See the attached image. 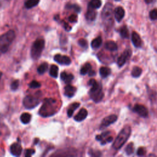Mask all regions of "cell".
Instances as JSON below:
<instances>
[{
  "label": "cell",
  "mask_w": 157,
  "mask_h": 157,
  "mask_svg": "<svg viewBox=\"0 0 157 157\" xmlns=\"http://www.w3.org/2000/svg\"><path fill=\"white\" fill-rule=\"evenodd\" d=\"M56 100L53 98H46L39 110V113L43 117H48L56 112Z\"/></svg>",
  "instance_id": "cell-1"
},
{
  "label": "cell",
  "mask_w": 157,
  "mask_h": 157,
  "mask_svg": "<svg viewBox=\"0 0 157 157\" xmlns=\"http://www.w3.org/2000/svg\"><path fill=\"white\" fill-rule=\"evenodd\" d=\"M88 85L91 86L89 94L92 100L96 103L100 102L104 96L102 91V85L94 78H91L88 81Z\"/></svg>",
  "instance_id": "cell-2"
},
{
  "label": "cell",
  "mask_w": 157,
  "mask_h": 157,
  "mask_svg": "<svg viewBox=\"0 0 157 157\" xmlns=\"http://www.w3.org/2000/svg\"><path fill=\"white\" fill-rule=\"evenodd\" d=\"M131 134V128L129 126H124L118 133V136L115 138L112 147L117 150L120 149L124 144L126 142Z\"/></svg>",
  "instance_id": "cell-3"
},
{
  "label": "cell",
  "mask_w": 157,
  "mask_h": 157,
  "mask_svg": "<svg viewBox=\"0 0 157 157\" xmlns=\"http://www.w3.org/2000/svg\"><path fill=\"white\" fill-rule=\"evenodd\" d=\"M101 16L104 28L106 30L110 29L113 24V6L111 4L108 3L105 5Z\"/></svg>",
  "instance_id": "cell-4"
},
{
  "label": "cell",
  "mask_w": 157,
  "mask_h": 157,
  "mask_svg": "<svg viewBox=\"0 0 157 157\" xmlns=\"http://www.w3.org/2000/svg\"><path fill=\"white\" fill-rule=\"evenodd\" d=\"M15 37V33L13 30H9L0 36V52L5 53Z\"/></svg>",
  "instance_id": "cell-5"
},
{
  "label": "cell",
  "mask_w": 157,
  "mask_h": 157,
  "mask_svg": "<svg viewBox=\"0 0 157 157\" xmlns=\"http://www.w3.org/2000/svg\"><path fill=\"white\" fill-rule=\"evenodd\" d=\"M44 46L45 41L42 39H38L34 42L31 49V56L33 59H37L40 56Z\"/></svg>",
  "instance_id": "cell-6"
},
{
  "label": "cell",
  "mask_w": 157,
  "mask_h": 157,
  "mask_svg": "<svg viewBox=\"0 0 157 157\" xmlns=\"http://www.w3.org/2000/svg\"><path fill=\"white\" fill-rule=\"evenodd\" d=\"M39 103L38 98L31 95L26 96L23 100V105L26 109H31L36 107Z\"/></svg>",
  "instance_id": "cell-7"
},
{
  "label": "cell",
  "mask_w": 157,
  "mask_h": 157,
  "mask_svg": "<svg viewBox=\"0 0 157 157\" xmlns=\"http://www.w3.org/2000/svg\"><path fill=\"white\" fill-rule=\"evenodd\" d=\"M131 53H132L131 50L129 49H127V50H125L122 53V54L118 58L117 64L120 67H122L125 64L126 61L129 59V58L131 55Z\"/></svg>",
  "instance_id": "cell-8"
},
{
  "label": "cell",
  "mask_w": 157,
  "mask_h": 157,
  "mask_svg": "<svg viewBox=\"0 0 157 157\" xmlns=\"http://www.w3.org/2000/svg\"><path fill=\"white\" fill-rule=\"evenodd\" d=\"M133 111L143 118L147 117L148 115L147 108L145 105L139 104H136L134 105L133 107Z\"/></svg>",
  "instance_id": "cell-9"
},
{
  "label": "cell",
  "mask_w": 157,
  "mask_h": 157,
  "mask_svg": "<svg viewBox=\"0 0 157 157\" xmlns=\"http://www.w3.org/2000/svg\"><path fill=\"white\" fill-rule=\"evenodd\" d=\"M117 119H118V117L115 114L110 115L105 117L101 121V123L100 125V129H104V128L109 126L111 124L115 123L117 120Z\"/></svg>",
  "instance_id": "cell-10"
},
{
  "label": "cell",
  "mask_w": 157,
  "mask_h": 157,
  "mask_svg": "<svg viewBox=\"0 0 157 157\" xmlns=\"http://www.w3.org/2000/svg\"><path fill=\"white\" fill-rule=\"evenodd\" d=\"M110 133V131L104 132L99 135H97L96 136V139L98 141H101V144L102 145H104L106 143L111 142L113 140V137L112 136H109Z\"/></svg>",
  "instance_id": "cell-11"
},
{
  "label": "cell",
  "mask_w": 157,
  "mask_h": 157,
  "mask_svg": "<svg viewBox=\"0 0 157 157\" xmlns=\"http://www.w3.org/2000/svg\"><path fill=\"white\" fill-rule=\"evenodd\" d=\"M54 60L59 64L63 65H69L71 63V60L69 56L59 54H56L54 56Z\"/></svg>",
  "instance_id": "cell-12"
},
{
  "label": "cell",
  "mask_w": 157,
  "mask_h": 157,
  "mask_svg": "<svg viewBox=\"0 0 157 157\" xmlns=\"http://www.w3.org/2000/svg\"><path fill=\"white\" fill-rule=\"evenodd\" d=\"M10 151L13 156H19L22 152V147L19 143H13L10 147Z\"/></svg>",
  "instance_id": "cell-13"
},
{
  "label": "cell",
  "mask_w": 157,
  "mask_h": 157,
  "mask_svg": "<svg viewBox=\"0 0 157 157\" xmlns=\"http://www.w3.org/2000/svg\"><path fill=\"white\" fill-rule=\"evenodd\" d=\"M131 40H132V42L133 45H134V47H136L137 48L141 47L142 40H141V38L138 33H137L135 31L132 32V36H131Z\"/></svg>",
  "instance_id": "cell-14"
},
{
  "label": "cell",
  "mask_w": 157,
  "mask_h": 157,
  "mask_svg": "<svg viewBox=\"0 0 157 157\" xmlns=\"http://www.w3.org/2000/svg\"><path fill=\"white\" fill-rule=\"evenodd\" d=\"M88 115V111L85 108L81 109L78 113L74 117V120L78 122L84 120Z\"/></svg>",
  "instance_id": "cell-15"
},
{
  "label": "cell",
  "mask_w": 157,
  "mask_h": 157,
  "mask_svg": "<svg viewBox=\"0 0 157 157\" xmlns=\"http://www.w3.org/2000/svg\"><path fill=\"white\" fill-rule=\"evenodd\" d=\"M124 16V10L123 7H118L114 10V17L116 20L120 22Z\"/></svg>",
  "instance_id": "cell-16"
},
{
  "label": "cell",
  "mask_w": 157,
  "mask_h": 157,
  "mask_svg": "<svg viewBox=\"0 0 157 157\" xmlns=\"http://www.w3.org/2000/svg\"><path fill=\"white\" fill-rule=\"evenodd\" d=\"M76 91V88L72 85H67L64 87V94L68 98H72L74 96Z\"/></svg>",
  "instance_id": "cell-17"
},
{
  "label": "cell",
  "mask_w": 157,
  "mask_h": 157,
  "mask_svg": "<svg viewBox=\"0 0 157 157\" xmlns=\"http://www.w3.org/2000/svg\"><path fill=\"white\" fill-rule=\"evenodd\" d=\"M60 77L66 83H69L74 79V75L72 74H69L66 72H62Z\"/></svg>",
  "instance_id": "cell-18"
},
{
  "label": "cell",
  "mask_w": 157,
  "mask_h": 157,
  "mask_svg": "<svg viewBox=\"0 0 157 157\" xmlns=\"http://www.w3.org/2000/svg\"><path fill=\"white\" fill-rule=\"evenodd\" d=\"M102 43V37L101 36H98L96 38L94 39L91 43V47L94 50H96L98 48H99L101 44Z\"/></svg>",
  "instance_id": "cell-19"
},
{
  "label": "cell",
  "mask_w": 157,
  "mask_h": 157,
  "mask_svg": "<svg viewBox=\"0 0 157 157\" xmlns=\"http://www.w3.org/2000/svg\"><path fill=\"white\" fill-rule=\"evenodd\" d=\"M105 49L107 50L113 52V51H116L118 49V46L117 44L113 41V40H108L105 43L104 45Z\"/></svg>",
  "instance_id": "cell-20"
},
{
  "label": "cell",
  "mask_w": 157,
  "mask_h": 157,
  "mask_svg": "<svg viewBox=\"0 0 157 157\" xmlns=\"http://www.w3.org/2000/svg\"><path fill=\"white\" fill-rule=\"evenodd\" d=\"M96 16V13L94 11V9L89 7L88 8V10L86 13V18L89 21H93Z\"/></svg>",
  "instance_id": "cell-21"
},
{
  "label": "cell",
  "mask_w": 157,
  "mask_h": 157,
  "mask_svg": "<svg viewBox=\"0 0 157 157\" xmlns=\"http://www.w3.org/2000/svg\"><path fill=\"white\" fill-rule=\"evenodd\" d=\"M79 106H80V103H78V102H74L72 104H71L67 111V116L69 117H72L75 110H76Z\"/></svg>",
  "instance_id": "cell-22"
},
{
  "label": "cell",
  "mask_w": 157,
  "mask_h": 157,
  "mask_svg": "<svg viewBox=\"0 0 157 157\" xmlns=\"http://www.w3.org/2000/svg\"><path fill=\"white\" fill-rule=\"evenodd\" d=\"M110 69L107 67H101L99 69V74L102 78H106L110 75Z\"/></svg>",
  "instance_id": "cell-23"
},
{
  "label": "cell",
  "mask_w": 157,
  "mask_h": 157,
  "mask_svg": "<svg viewBox=\"0 0 157 157\" xmlns=\"http://www.w3.org/2000/svg\"><path fill=\"white\" fill-rule=\"evenodd\" d=\"M31 119V115L27 112H24L20 116V121L23 124H28L30 122Z\"/></svg>",
  "instance_id": "cell-24"
},
{
  "label": "cell",
  "mask_w": 157,
  "mask_h": 157,
  "mask_svg": "<svg viewBox=\"0 0 157 157\" xmlns=\"http://www.w3.org/2000/svg\"><path fill=\"white\" fill-rule=\"evenodd\" d=\"M91 70V65L89 63H85L80 69V73L82 75H85L88 74Z\"/></svg>",
  "instance_id": "cell-25"
},
{
  "label": "cell",
  "mask_w": 157,
  "mask_h": 157,
  "mask_svg": "<svg viewBox=\"0 0 157 157\" xmlns=\"http://www.w3.org/2000/svg\"><path fill=\"white\" fill-rule=\"evenodd\" d=\"M49 74L50 76H52L53 78H57L58 74V67L56 65L53 64L51 66Z\"/></svg>",
  "instance_id": "cell-26"
},
{
  "label": "cell",
  "mask_w": 157,
  "mask_h": 157,
  "mask_svg": "<svg viewBox=\"0 0 157 157\" xmlns=\"http://www.w3.org/2000/svg\"><path fill=\"white\" fill-rule=\"evenodd\" d=\"M142 72V70L140 67L138 66H134L131 71V75L134 78L139 77Z\"/></svg>",
  "instance_id": "cell-27"
},
{
  "label": "cell",
  "mask_w": 157,
  "mask_h": 157,
  "mask_svg": "<svg viewBox=\"0 0 157 157\" xmlns=\"http://www.w3.org/2000/svg\"><path fill=\"white\" fill-rule=\"evenodd\" d=\"M39 2V0H27L25 3V6L27 9H31L37 5Z\"/></svg>",
  "instance_id": "cell-28"
},
{
  "label": "cell",
  "mask_w": 157,
  "mask_h": 157,
  "mask_svg": "<svg viewBox=\"0 0 157 157\" xmlns=\"http://www.w3.org/2000/svg\"><path fill=\"white\" fill-rule=\"evenodd\" d=\"M120 34L121 37L124 39H127L129 37V32L127 27L126 26H122L120 29Z\"/></svg>",
  "instance_id": "cell-29"
},
{
  "label": "cell",
  "mask_w": 157,
  "mask_h": 157,
  "mask_svg": "<svg viewBox=\"0 0 157 157\" xmlns=\"http://www.w3.org/2000/svg\"><path fill=\"white\" fill-rule=\"evenodd\" d=\"M101 6V0H91L88 5L89 7L95 9H98Z\"/></svg>",
  "instance_id": "cell-30"
},
{
  "label": "cell",
  "mask_w": 157,
  "mask_h": 157,
  "mask_svg": "<svg viewBox=\"0 0 157 157\" xmlns=\"http://www.w3.org/2000/svg\"><path fill=\"white\" fill-rule=\"evenodd\" d=\"M48 68V64L47 63H44L41 64L38 67H37V72L40 74H42L46 72Z\"/></svg>",
  "instance_id": "cell-31"
},
{
  "label": "cell",
  "mask_w": 157,
  "mask_h": 157,
  "mask_svg": "<svg viewBox=\"0 0 157 157\" xmlns=\"http://www.w3.org/2000/svg\"><path fill=\"white\" fill-rule=\"evenodd\" d=\"M134 144L132 142H130L129 144H128V145L126 146V147L125 148V152L128 155H130L132 153H133L134 152Z\"/></svg>",
  "instance_id": "cell-32"
},
{
  "label": "cell",
  "mask_w": 157,
  "mask_h": 157,
  "mask_svg": "<svg viewBox=\"0 0 157 157\" xmlns=\"http://www.w3.org/2000/svg\"><path fill=\"white\" fill-rule=\"evenodd\" d=\"M149 16L151 20H156L157 19V9L151 10L149 13Z\"/></svg>",
  "instance_id": "cell-33"
},
{
  "label": "cell",
  "mask_w": 157,
  "mask_h": 157,
  "mask_svg": "<svg viewBox=\"0 0 157 157\" xmlns=\"http://www.w3.org/2000/svg\"><path fill=\"white\" fill-rule=\"evenodd\" d=\"M19 86V80H15L13 81L10 85V88L13 91H15L18 89Z\"/></svg>",
  "instance_id": "cell-34"
},
{
  "label": "cell",
  "mask_w": 157,
  "mask_h": 157,
  "mask_svg": "<svg viewBox=\"0 0 157 157\" xmlns=\"http://www.w3.org/2000/svg\"><path fill=\"white\" fill-rule=\"evenodd\" d=\"M29 86L31 88H38L40 86V83L36 80H33L29 84Z\"/></svg>",
  "instance_id": "cell-35"
},
{
  "label": "cell",
  "mask_w": 157,
  "mask_h": 157,
  "mask_svg": "<svg viewBox=\"0 0 157 157\" xmlns=\"http://www.w3.org/2000/svg\"><path fill=\"white\" fill-rule=\"evenodd\" d=\"M146 154V150L144 147H139L137 151V155L138 156H144Z\"/></svg>",
  "instance_id": "cell-36"
},
{
  "label": "cell",
  "mask_w": 157,
  "mask_h": 157,
  "mask_svg": "<svg viewBox=\"0 0 157 157\" xmlns=\"http://www.w3.org/2000/svg\"><path fill=\"white\" fill-rule=\"evenodd\" d=\"M78 43L79 45L83 48L87 47V41L84 39H80L78 41Z\"/></svg>",
  "instance_id": "cell-37"
},
{
  "label": "cell",
  "mask_w": 157,
  "mask_h": 157,
  "mask_svg": "<svg viewBox=\"0 0 157 157\" xmlns=\"http://www.w3.org/2000/svg\"><path fill=\"white\" fill-rule=\"evenodd\" d=\"M35 153V150L34 149H27L25 150V156L26 157H29L31 156L32 155H33Z\"/></svg>",
  "instance_id": "cell-38"
},
{
  "label": "cell",
  "mask_w": 157,
  "mask_h": 157,
  "mask_svg": "<svg viewBox=\"0 0 157 157\" xmlns=\"http://www.w3.org/2000/svg\"><path fill=\"white\" fill-rule=\"evenodd\" d=\"M77 16L75 14H72L69 16V21L72 23H74L77 21Z\"/></svg>",
  "instance_id": "cell-39"
},
{
  "label": "cell",
  "mask_w": 157,
  "mask_h": 157,
  "mask_svg": "<svg viewBox=\"0 0 157 157\" xmlns=\"http://www.w3.org/2000/svg\"><path fill=\"white\" fill-rule=\"evenodd\" d=\"M90 155L93 156H99L101 155V153L99 151L91 150V152H90Z\"/></svg>",
  "instance_id": "cell-40"
},
{
  "label": "cell",
  "mask_w": 157,
  "mask_h": 157,
  "mask_svg": "<svg viewBox=\"0 0 157 157\" xmlns=\"http://www.w3.org/2000/svg\"><path fill=\"white\" fill-rule=\"evenodd\" d=\"M71 8H73V9L75 10V11H76L77 12H79L80 11V7H79L78 6H77V5L71 6Z\"/></svg>",
  "instance_id": "cell-41"
},
{
  "label": "cell",
  "mask_w": 157,
  "mask_h": 157,
  "mask_svg": "<svg viewBox=\"0 0 157 157\" xmlns=\"http://www.w3.org/2000/svg\"><path fill=\"white\" fill-rule=\"evenodd\" d=\"M64 26L65 29L67 30V31H69V30L71 29V26H70L69 25H68V24H67L66 23H64Z\"/></svg>",
  "instance_id": "cell-42"
},
{
  "label": "cell",
  "mask_w": 157,
  "mask_h": 157,
  "mask_svg": "<svg viewBox=\"0 0 157 157\" xmlns=\"http://www.w3.org/2000/svg\"><path fill=\"white\" fill-rule=\"evenodd\" d=\"M95 74H96V72H95V71H93V70H91L89 72H88V75H89V76H93V75H95Z\"/></svg>",
  "instance_id": "cell-43"
},
{
  "label": "cell",
  "mask_w": 157,
  "mask_h": 157,
  "mask_svg": "<svg viewBox=\"0 0 157 157\" xmlns=\"http://www.w3.org/2000/svg\"><path fill=\"white\" fill-rule=\"evenodd\" d=\"M145 2H146V3H147V4H150V3L152 2L153 1V0H145Z\"/></svg>",
  "instance_id": "cell-44"
},
{
  "label": "cell",
  "mask_w": 157,
  "mask_h": 157,
  "mask_svg": "<svg viewBox=\"0 0 157 157\" xmlns=\"http://www.w3.org/2000/svg\"><path fill=\"white\" fill-rule=\"evenodd\" d=\"M2 75V73L1 72H0V80H1V78Z\"/></svg>",
  "instance_id": "cell-45"
},
{
  "label": "cell",
  "mask_w": 157,
  "mask_h": 157,
  "mask_svg": "<svg viewBox=\"0 0 157 157\" xmlns=\"http://www.w3.org/2000/svg\"><path fill=\"white\" fill-rule=\"evenodd\" d=\"M115 1H120V0H115Z\"/></svg>",
  "instance_id": "cell-46"
}]
</instances>
